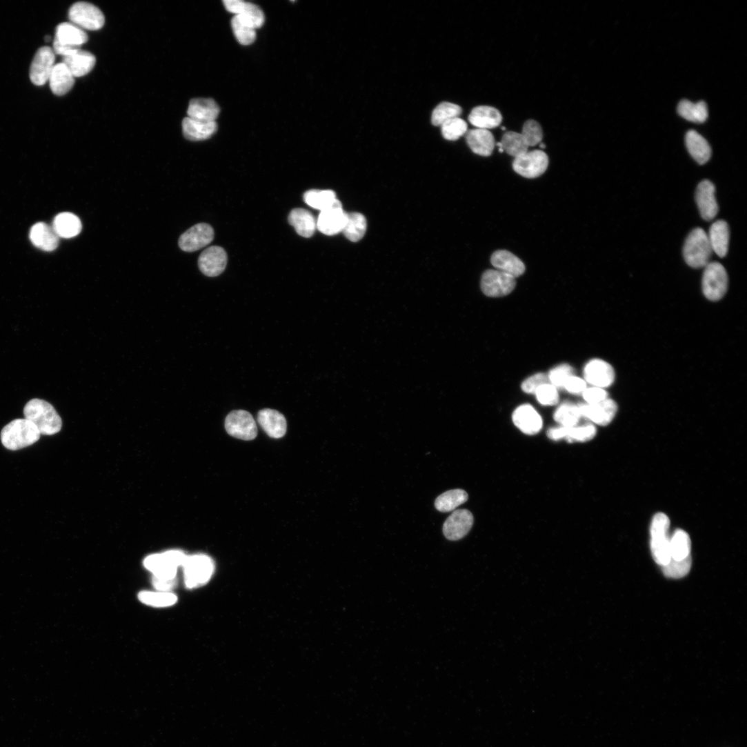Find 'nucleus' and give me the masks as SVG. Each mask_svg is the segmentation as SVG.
Masks as SVG:
<instances>
[{"label":"nucleus","instance_id":"obj_1","mask_svg":"<svg viewBox=\"0 0 747 747\" xmlns=\"http://www.w3.org/2000/svg\"><path fill=\"white\" fill-rule=\"evenodd\" d=\"M26 419L33 423L41 435H54L62 428V419L49 402L41 399L30 400L24 408Z\"/></svg>","mask_w":747,"mask_h":747},{"label":"nucleus","instance_id":"obj_2","mask_svg":"<svg viewBox=\"0 0 747 747\" xmlns=\"http://www.w3.org/2000/svg\"><path fill=\"white\" fill-rule=\"evenodd\" d=\"M35 425L27 419H18L6 426L0 434L3 446L11 450L30 446L41 438Z\"/></svg>","mask_w":747,"mask_h":747},{"label":"nucleus","instance_id":"obj_3","mask_svg":"<svg viewBox=\"0 0 747 747\" xmlns=\"http://www.w3.org/2000/svg\"><path fill=\"white\" fill-rule=\"evenodd\" d=\"M712 253L707 233L701 228L693 229L686 237L683 248L686 264L694 269L705 268L710 263Z\"/></svg>","mask_w":747,"mask_h":747},{"label":"nucleus","instance_id":"obj_4","mask_svg":"<svg viewBox=\"0 0 747 747\" xmlns=\"http://www.w3.org/2000/svg\"><path fill=\"white\" fill-rule=\"evenodd\" d=\"M186 557L181 551L171 550L148 557L144 561V566L152 572L154 577L174 579L178 568L183 566Z\"/></svg>","mask_w":747,"mask_h":747},{"label":"nucleus","instance_id":"obj_5","mask_svg":"<svg viewBox=\"0 0 747 747\" xmlns=\"http://www.w3.org/2000/svg\"><path fill=\"white\" fill-rule=\"evenodd\" d=\"M182 567L185 584L188 588L205 585L210 579L215 570L212 560L204 555L187 556Z\"/></svg>","mask_w":747,"mask_h":747},{"label":"nucleus","instance_id":"obj_6","mask_svg":"<svg viewBox=\"0 0 747 747\" xmlns=\"http://www.w3.org/2000/svg\"><path fill=\"white\" fill-rule=\"evenodd\" d=\"M728 285V275L721 264L712 262L704 268L702 291L708 300L714 302L721 300L727 292Z\"/></svg>","mask_w":747,"mask_h":747},{"label":"nucleus","instance_id":"obj_7","mask_svg":"<svg viewBox=\"0 0 747 747\" xmlns=\"http://www.w3.org/2000/svg\"><path fill=\"white\" fill-rule=\"evenodd\" d=\"M225 428L230 436L244 441H251L258 435V428L252 414L238 410L230 412L225 420Z\"/></svg>","mask_w":747,"mask_h":747},{"label":"nucleus","instance_id":"obj_8","mask_svg":"<svg viewBox=\"0 0 747 747\" xmlns=\"http://www.w3.org/2000/svg\"><path fill=\"white\" fill-rule=\"evenodd\" d=\"M68 15L71 23L84 31H97L105 24V17L102 12L88 3L79 2L73 5Z\"/></svg>","mask_w":747,"mask_h":747},{"label":"nucleus","instance_id":"obj_9","mask_svg":"<svg viewBox=\"0 0 747 747\" xmlns=\"http://www.w3.org/2000/svg\"><path fill=\"white\" fill-rule=\"evenodd\" d=\"M517 286L516 279L498 270H488L482 275L481 289L492 298L504 297L510 295Z\"/></svg>","mask_w":747,"mask_h":747},{"label":"nucleus","instance_id":"obj_10","mask_svg":"<svg viewBox=\"0 0 747 747\" xmlns=\"http://www.w3.org/2000/svg\"><path fill=\"white\" fill-rule=\"evenodd\" d=\"M549 166V157L541 150L528 152L515 158L513 168L519 175L534 179L544 175Z\"/></svg>","mask_w":747,"mask_h":747},{"label":"nucleus","instance_id":"obj_11","mask_svg":"<svg viewBox=\"0 0 747 747\" xmlns=\"http://www.w3.org/2000/svg\"><path fill=\"white\" fill-rule=\"evenodd\" d=\"M214 238V230L208 223H197L184 233L179 239V246L182 251L194 252L209 244Z\"/></svg>","mask_w":747,"mask_h":747},{"label":"nucleus","instance_id":"obj_12","mask_svg":"<svg viewBox=\"0 0 747 747\" xmlns=\"http://www.w3.org/2000/svg\"><path fill=\"white\" fill-rule=\"evenodd\" d=\"M56 56L54 50L49 47H44L38 50L30 68V79L38 86H42L49 81L54 68Z\"/></svg>","mask_w":747,"mask_h":747},{"label":"nucleus","instance_id":"obj_13","mask_svg":"<svg viewBox=\"0 0 747 747\" xmlns=\"http://www.w3.org/2000/svg\"><path fill=\"white\" fill-rule=\"evenodd\" d=\"M585 381L593 387L605 389L611 386L615 380V372L608 362L596 359L590 361L584 370Z\"/></svg>","mask_w":747,"mask_h":747},{"label":"nucleus","instance_id":"obj_14","mask_svg":"<svg viewBox=\"0 0 747 747\" xmlns=\"http://www.w3.org/2000/svg\"><path fill=\"white\" fill-rule=\"evenodd\" d=\"M223 3L228 12L234 14L255 30L261 28L265 23L263 12L255 4L241 0H224Z\"/></svg>","mask_w":747,"mask_h":747},{"label":"nucleus","instance_id":"obj_15","mask_svg":"<svg viewBox=\"0 0 747 747\" xmlns=\"http://www.w3.org/2000/svg\"><path fill=\"white\" fill-rule=\"evenodd\" d=\"M473 522V516L468 510H455L445 521L443 533L449 541L460 540L470 532Z\"/></svg>","mask_w":747,"mask_h":747},{"label":"nucleus","instance_id":"obj_16","mask_svg":"<svg viewBox=\"0 0 747 747\" xmlns=\"http://www.w3.org/2000/svg\"><path fill=\"white\" fill-rule=\"evenodd\" d=\"M227 255L220 246H210L200 255L198 266L200 271L206 277H216L225 270Z\"/></svg>","mask_w":747,"mask_h":747},{"label":"nucleus","instance_id":"obj_17","mask_svg":"<svg viewBox=\"0 0 747 747\" xmlns=\"http://www.w3.org/2000/svg\"><path fill=\"white\" fill-rule=\"evenodd\" d=\"M581 417H584L595 424L606 426L611 423L617 412V404L612 399L595 404H584L578 405Z\"/></svg>","mask_w":747,"mask_h":747},{"label":"nucleus","instance_id":"obj_18","mask_svg":"<svg viewBox=\"0 0 747 747\" xmlns=\"http://www.w3.org/2000/svg\"><path fill=\"white\" fill-rule=\"evenodd\" d=\"M715 193L714 184L707 179L701 181L696 189L695 200L697 207L701 217L706 221L713 220L719 211Z\"/></svg>","mask_w":747,"mask_h":747},{"label":"nucleus","instance_id":"obj_19","mask_svg":"<svg viewBox=\"0 0 747 747\" xmlns=\"http://www.w3.org/2000/svg\"><path fill=\"white\" fill-rule=\"evenodd\" d=\"M348 219L342 204L321 211L317 220V228L322 233L332 236L343 232Z\"/></svg>","mask_w":747,"mask_h":747},{"label":"nucleus","instance_id":"obj_20","mask_svg":"<svg viewBox=\"0 0 747 747\" xmlns=\"http://www.w3.org/2000/svg\"><path fill=\"white\" fill-rule=\"evenodd\" d=\"M515 426L529 435L539 433L543 428V419L536 409L529 404L518 407L512 415Z\"/></svg>","mask_w":747,"mask_h":747},{"label":"nucleus","instance_id":"obj_21","mask_svg":"<svg viewBox=\"0 0 747 747\" xmlns=\"http://www.w3.org/2000/svg\"><path fill=\"white\" fill-rule=\"evenodd\" d=\"M597 434V428L592 424H587L582 426L564 427L550 428L548 431L550 439L558 441L562 439H567L569 442L580 441L586 442L592 440Z\"/></svg>","mask_w":747,"mask_h":747},{"label":"nucleus","instance_id":"obj_22","mask_svg":"<svg viewBox=\"0 0 747 747\" xmlns=\"http://www.w3.org/2000/svg\"><path fill=\"white\" fill-rule=\"evenodd\" d=\"M258 421L270 437L279 439L286 434L287 420L283 414L276 410L266 408L261 410L258 415Z\"/></svg>","mask_w":747,"mask_h":747},{"label":"nucleus","instance_id":"obj_23","mask_svg":"<svg viewBox=\"0 0 747 747\" xmlns=\"http://www.w3.org/2000/svg\"><path fill=\"white\" fill-rule=\"evenodd\" d=\"M490 263L496 270L504 272L514 278L522 276L526 272L523 261L512 253L499 250L494 252Z\"/></svg>","mask_w":747,"mask_h":747},{"label":"nucleus","instance_id":"obj_24","mask_svg":"<svg viewBox=\"0 0 747 747\" xmlns=\"http://www.w3.org/2000/svg\"><path fill=\"white\" fill-rule=\"evenodd\" d=\"M502 121L503 116L499 110L486 106L475 108L468 116V121L477 129L488 130L495 128L501 125Z\"/></svg>","mask_w":747,"mask_h":747},{"label":"nucleus","instance_id":"obj_25","mask_svg":"<svg viewBox=\"0 0 747 747\" xmlns=\"http://www.w3.org/2000/svg\"><path fill=\"white\" fill-rule=\"evenodd\" d=\"M30 237L34 245L45 252L56 250L59 244V237L53 226L43 222L37 223L32 228Z\"/></svg>","mask_w":747,"mask_h":747},{"label":"nucleus","instance_id":"obj_26","mask_svg":"<svg viewBox=\"0 0 747 747\" xmlns=\"http://www.w3.org/2000/svg\"><path fill=\"white\" fill-rule=\"evenodd\" d=\"M466 140L470 150L476 155L488 157L495 146L492 134L487 130L473 129L467 131Z\"/></svg>","mask_w":747,"mask_h":747},{"label":"nucleus","instance_id":"obj_27","mask_svg":"<svg viewBox=\"0 0 747 747\" xmlns=\"http://www.w3.org/2000/svg\"><path fill=\"white\" fill-rule=\"evenodd\" d=\"M96 62L94 55L81 49L63 57V61L75 78L88 74L94 69Z\"/></svg>","mask_w":747,"mask_h":747},{"label":"nucleus","instance_id":"obj_28","mask_svg":"<svg viewBox=\"0 0 747 747\" xmlns=\"http://www.w3.org/2000/svg\"><path fill=\"white\" fill-rule=\"evenodd\" d=\"M708 238L713 250L719 258L726 256L728 251L730 230L726 221L717 220L710 227Z\"/></svg>","mask_w":747,"mask_h":747},{"label":"nucleus","instance_id":"obj_29","mask_svg":"<svg viewBox=\"0 0 747 747\" xmlns=\"http://www.w3.org/2000/svg\"><path fill=\"white\" fill-rule=\"evenodd\" d=\"M217 103L212 99H194L189 103L188 117L203 122H215L219 114Z\"/></svg>","mask_w":747,"mask_h":747},{"label":"nucleus","instance_id":"obj_30","mask_svg":"<svg viewBox=\"0 0 747 747\" xmlns=\"http://www.w3.org/2000/svg\"><path fill=\"white\" fill-rule=\"evenodd\" d=\"M88 41V36L84 30L71 23H64L57 27L54 42L66 47L80 48Z\"/></svg>","mask_w":747,"mask_h":747},{"label":"nucleus","instance_id":"obj_31","mask_svg":"<svg viewBox=\"0 0 747 747\" xmlns=\"http://www.w3.org/2000/svg\"><path fill=\"white\" fill-rule=\"evenodd\" d=\"M184 137L192 141H199L210 138L217 130L215 122H203L186 117L182 122Z\"/></svg>","mask_w":747,"mask_h":747},{"label":"nucleus","instance_id":"obj_32","mask_svg":"<svg viewBox=\"0 0 747 747\" xmlns=\"http://www.w3.org/2000/svg\"><path fill=\"white\" fill-rule=\"evenodd\" d=\"M49 81L52 92L57 96H63L74 87L75 77L68 68L61 63L54 66Z\"/></svg>","mask_w":747,"mask_h":747},{"label":"nucleus","instance_id":"obj_33","mask_svg":"<svg viewBox=\"0 0 747 747\" xmlns=\"http://www.w3.org/2000/svg\"><path fill=\"white\" fill-rule=\"evenodd\" d=\"M685 141L688 152L699 165H704L710 160L711 148L701 135L690 130L686 133Z\"/></svg>","mask_w":747,"mask_h":747},{"label":"nucleus","instance_id":"obj_34","mask_svg":"<svg viewBox=\"0 0 747 747\" xmlns=\"http://www.w3.org/2000/svg\"><path fill=\"white\" fill-rule=\"evenodd\" d=\"M288 219L297 233L303 237H311L317 228L315 216L309 210L303 208L292 210Z\"/></svg>","mask_w":747,"mask_h":747},{"label":"nucleus","instance_id":"obj_35","mask_svg":"<svg viewBox=\"0 0 747 747\" xmlns=\"http://www.w3.org/2000/svg\"><path fill=\"white\" fill-rule=\"evenodd\" d=\"M53 228L59 237L72 238L80 234L82 223L76 215L65 212L56 216Z\"/></svg>","mask_w":747,"mask_h":747},{"label":"nucleus","instance_id":"obj_36","mask_svg":"<svg viewBox=\"0 0 747 747\" xmlns=\"http://www.w3.org/2000/svg\"><path fill=\"white\" fill-rule=\"evenodd\" d=\"M304 201L309 206L321 212L341 204L336 193L331 190H310L305 193Z\"/></svg>","mask_w":747,"mask_h":747},{"label":"nucleus","instance_id":"obj_37","mask_svg":"<svg viewBox=\"0 0 747 747\" xmlns=\"http://www.w3.org/2000/svg\"><path fill=\"white\" fill-rule=\"evenodd\" d=\"M468 498L467 492L462 489L450 490L437 497L435 507L440 512H452L466 503Z\"/></svg>","mask_w":747,"mask_h":747},{"label":"nucleus","instance_id":"obj_38","mask_svg":"<svg viewBox=\"0 0 747 747\" xmlns=\"http://www.w3.org/2000/svg\"><path fill=\"white\" fill-rule=\"evenodd\" d=\"M670 550L672 561H681L691 557V541L685 531L677 530L674 532L670 539Z\"/></svg>","mask_w":747,"mask_h":747},{"label":"nucleus","instance_id":"obj_39","mask_svg":"<svg viewBox=\"0 0 747 747\" xmlns=\"http://www.w3.org/2000/svg\"><path fill=\"white\" fill-rule=\"evenodd\" d=\"M677 111L682 118L694 123H704L708 117V108L704 101L694 103L683 100L679 103Z\"/></svg>","mask_w":747,"mask_h":747},{"label":"nucleus","instance_id":"obj_40","mask_svg":"<svg viewBox=\"0 0 747 747\" xmlns=\"http://www.w3.org/2000/svg\"><path fill=\"white\" fill-rule=\"evenodd\" d=\"M497 145L515 158L528 152L530 148L521 133L515 132H506L501 142Z\"/></svg>","mask_w":747,"mask_h":747},{"label":"nucleus","instance_id":"obj_41","mask_svg":"<svg viewBox=\"0 0 747 747\" xmlns=\"http://www.w3.org/2000/svg\"><path fill=\"white\" fill-rule=\"evenodd\" d=\"M367 230V220L359 212L348 214V219L343 230L347 239L352 242L361 240Z\"/></svg>","mask_w":747,"mask_h":747},{"label":"nucleus","instance_id":"obj_42","mask_svg":"<svg viewBox=\"0 0 747 747\" xmlns=\"http://www.w3.org/2000/svg\"><path fill=\"white\" fill-rule=\"evenodd\" d=\"M650 550L655 561L661 567L671 559L668 535L650 537Z\"/></svg>","mask_w":747,"mask_h":747},{"label":"nucleus","instance_id":"obj_43","mask_svg":"<svg viewBox=\"0 0 747 747\" xmlns=\"http://www.w3.org/2000/svg\"><path fill=\"white\" fill-rule=\"evenodd\" d=\"M555 420L564 427L577 426L581 414L578 405L570 402L562 404L554 415Z\"/></svg>","mask_w":747,"mask_h":747},{"label":"nucleus","instance_id":"obj_44","mask_svg":"<svg viewBox=\"0 0 747 747\" xmlns=\"http://www.w3.org/2000/svg\"><path fill=\"white\" fill-rule=\"evenodd\" d=\"M139 599L150 606L164 608L175 604L177 597L171 592L144 591L139 593Z\"/></svg>","mask_w":747,"mask_h":747},{"label":"nucleus","instance_id":"obj_45","mask_svg":"<svg viewBox=\"0 0 747 747\" xmlns=\"http://www.w3.org/2000/svg\"><path fill=\"white\" fill-rule=\"evenodd\" d=\"M231 26L236 39L241 45L249 46L256 41V30L244 23L238 17H233Z\"/></svg>","mask_w":747,"mask_h":747},{"label":"nucleus","instance_id":"obj_46","mask_svg":"<svg viewBox=\"0 0 747 747\" xmlns=\"http://www.w3.org/2000/svg\"><path fill=\"white\" fill-rule=\"evenodd\" d=\"M461 108L454 103L444 102L438 105L434 110L431 121L435 126H441L447 121L459 117L461 114Z\"/></svg>","mask_w":747,"mask_h":747},{"label":"nucleus","instance_id":"obj_47","mask_svg":"<svg viewBox=\"0 0 747 747\" xmlns=\"http://www.w3.org/2000/svg\"><path fill=\"white\" fill-rule=\"evenodd\" d=\"M442 136L448 141H456L468 131L467 123L459 117L450 119L441 126Z\"/></svg>","mask_w":747,"mask_h":747},{"label":"nucleus","instance_id":"obj_48","mask_svg":"<svg viewBox=\"0 0 747 747\" xmlns=\"http://www.w3.org/2000/svg\"><path fill=\"white\" fill-rule=\"evenodd\" d=\"M529 147H534L541 143L544 138L542 128L535 120L527 121L521 133Z\"/></svg>","mask_w":747,"mask_h":747},{"label":"nucleus","instance_id":"obj_49","mask_svg":"<svg viewBox=\"0 0 747 747\" xmlns=\"http://www.w3.org/2000/svg\"><path fill=\"white\" fill-rule=\"evenodd\" d=\"M573 368L568 364H562L553 368L548 375L549 382L558 388H564L568 380L574 375Z\"/></svg>","mask_w":747,"mask_h":747},{"label":"nucleus","instance_id":"obj_50","mask_svg":"<svg viewBox=\"0 0 747 747\" xmlns=\"http://www.w3.org/2000/svg\"><path fill=\"white\" fill-rule=\"evenodd\" d=\"M691 557L681 561H670L662 567L666 577L671 579H680L688 575L691 568Z\"/></svg>","mask_w":747,"mask_h":747},{"label":"nucleus","instance_id":"obj_51","mask_svg":"<svg viewBox=\"0 0 747 747\" xmlns=\"http://www.w3.org/2000/svg\"><path fill=\"white\" fill-rule=\"evenodd\" d=\"M538 401L543 406H555L559 402L558 389L550 383L539 387L535 393Z\"/></svg>","mask_w":747,"mask_h":747},{"label":"nucleus","instance_id":"obj_52","mask_svg":"<svg viewBox=\"0 0 747 747\" xmlns=\"http://www.w3.org/2000/svg\"><path fill=\"white\" fill-rule=\"evenodd\" d=\"M550 383L548 377L544 373H537L526 379L522 385L523 391L528 394H535L541 386Z\"/></svg>","mask_w":747,"mask_h":747},{"label":"nucleus","instance_id":"obj_53","mask_svg":"<svg viewBox=\"0 0 747 747\" xmlns=\"http://www.w3.org/2000/svg\"><path fill=\"white\" fill-rule=\"evenodd\" d=\"M582 395L588 404H598L608 398V392L605 389L593 386L587 388Z\"/></svg>","mask_w":747,"mask_h":747},{"label":"nucleus","instance_id":"obj_54","mask_svg":"<svg viewBox=\"0 0 747 747\" xmlns=\"http://www.w3.org/2000/svg\"><path fill=\"white\" fill-rule=\"evenodd\" d=\"M587 382L578 377L573 375L566 382L564 389L571 394L580 395L587 388Z\"/></svg>","mask_w":747,"mask_h":747},{"label":"nucleus","instance_id":"obj_55","mask_svg":"<svg viewBox=\"0 0 747 747\" xmlns=\"http://www.w3.org/2000/svg\"><path fill=\"white\" fill-rule=\"evenodd\" d=\"M152 584L159 592H170L177 585V579H163L153 577Z\"/></svg>","mask_w":747,"mask_h":747},{"label":"nucleus","instance_id":"obj_56","mask_svg":"<svg viewBox=\"0 0 747 747\" xmlns=\"http://www.w3.org/2000/svg\"><path fill=\"white\" fill-rule=\"evenodd\" d=\"M541 148H543V149L546 148V145H545V144H544V143H543V144H541Z\"/></svg>","mask_w":747,"mask_h":747}]
</instances>
